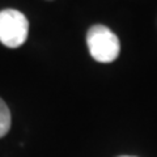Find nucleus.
<instances>
[{
	"instance_id": "obj_1",
	"label": "nucleus",
	"mask_w": 157,
	"mask_h": 157,
	"mask_svg": "<svg viewBox=\"0 0 157 157\" xmlns=\"http://www.w3.org/2000/svg\"><path fill=\"white\" fill-rule=\"evenodd\" d=\"M86 45L92 58L100 63L114 62L121 51L119 39L105 25H93L88 30Z\"/></svg>"
},
{
	"instance_id": "obj_2",
	"label": "nucleus",
	"mask_w": 157,
	"mask_h": 157,
	"mask_svg": "<svg viewBox=\"0 0 157 157\" xmlns=\"http://www.w3.org/2000/svg\"><path fill=\"white\" fill-rule=\"evenodd\" d=\"M29 33V21L17 9L0 11V42L4 46L16 48L24 45Z\"/></svg>"
},
{
	"instance_id": "obj_3",
	"label": "nucleus",
	"mask_w": 157,
	"mask_h": 157,
	"mask_svg": "<svg viewBox=\"0 0 157 157\" xmlns=\"http://www.w3.org/2000/svg\"><path fill=\"white\" fill-rule=\"evenodd\" d=\"M11 111H9L7 104L0 98V137L7 135V132L11 128Z\"/></svg>"
},
{
	"instance_id": "obj_4",
	"label": "nucleus",
	"mask_w": 157,
	"mask_h": 157,
	"mask_svg": "<svg viewBox=\"0 0 157 157\" xmlns=\"http://www.w3.org/2000/svg\"><path fill=\"white\" fill-rule=\"evenodd\" d=\"M121 157H132V156H121Z\"/></svg>"
}]
</instances>
